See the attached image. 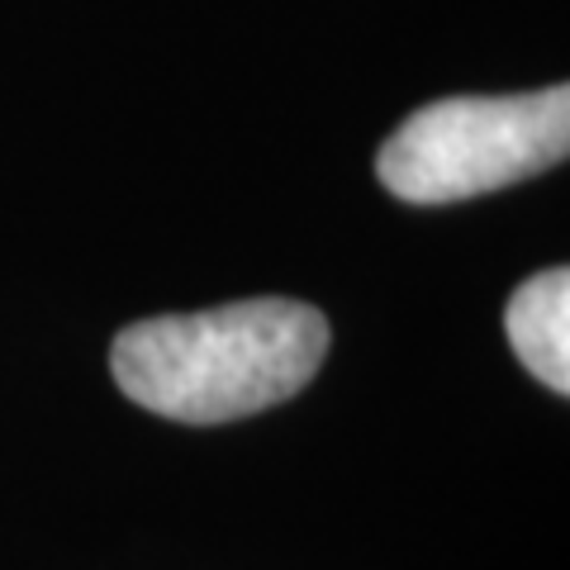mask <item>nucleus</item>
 Returning a JSON list of instances; mask_svg holds the SVG:
<instances>
[{"label": "nucleus", "mask_w": 570, "mask_h": 570, "mask_svg": "<svg viewBox=\"0 0 570 570\" xmlns=\"http://www.w3.org/2000/svg\"><path fill=\"white\" fill-rule=\"evenodd\" d=\"M504 333L513 356L551 395H570V272L542 266L504 305Z\"/></svg>", "instance_id": "nucleus-3"}, {"label": "nucleus", "mask_w": 570, "mask_h": 570, "mask_svg": "<svg viewBox=\"0 0 570 570\" xmlns=\"http://www.w3.org/2000/svg\"><path fill=\"white\" fill-rule=\"evenodd\" d=\"M328 356V318L305 299H234L219 309L157 314L110 347L115 385L171 423H234L305 390Z\"/></svg>", "instance_id": "nucleus-1"}, {"label": "nucleus", "mask_w": 570, "mask_h": 570, "mask_svg": "<svg viewBox=\"0 0 570 570\" xmlns=\"http://www.w3.org/2000/svg\"><path fill=\"white\" fill-rule=\"evenodd\" d=\"M570 86L528 96H448L381 142V186L409 205H456L566 163Z\"/></svg>", "instance_id": "nucleus-2"}]
</instances>
